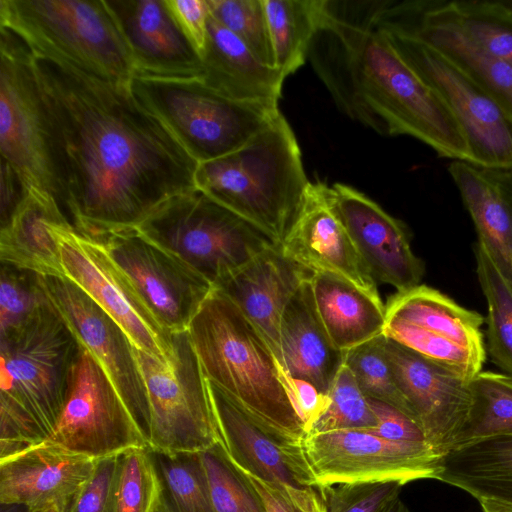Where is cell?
Segmentation results:
<instances>
[{
    "label": "cell",
    "instance_id": "cell-27",
    "mask_svg": "<svg viewBox=\"0 0 512 512\" xmlns=\"http://www.w3.org/2000/svg\"><path fill=\"white\" fill-rule=\"evenodd\" d=\"M310 279L301 285L284 310L281 351L290 378L306 380L327 395L344 363L345 352L333 345L319 319Z\"/></svg>",
    "mask_w": 512,
    "mask_h": 512
},
{
    "label": "cell",
    "instance_id": "cell-31",
    "mask_svg": "<svg viewBox=\"0 0 512 512\" xmlns=\"http://www.w3.org/2000/svg\"><path fill=\"white\" fill-rule=\"evenodd\" d=\"M386 317L416 325L486 356L481 327L484 317L468 310L438 290L426 285L392 295L385 305Z\"/></svg>",
    "mask_w": 512,
    "mask_h": 512
},
{
    "label": "cell",
    "instance_id": "cell-17",
    "mask_svg": "<svg viewBox=\"0 0 512 512\" xmlns=\"http://www.w3.org/2000/svg\"><path fill=\"white\" fill-rule=\"evenodd\" d=\"M370 17L379 29L418 40L435 49L512 118V66L482 49L434 13L427 0L372 1Z\"/></svg>",
    "mask_w": 512,
    "mask_h": 512
},
{
    "label": "cell",
    "instance_id": "cell-11",
    "mask_svg": "<svg viewBox=\"0 0 512 512\" xmlns=\"http://www.w3.org/2000/svg\"><path fill=\"white\" fill-rule=\"evenodd\" d=\"M300 451L311 486L434 479L440 455L429 442H396L361 430L306 433Z\"/></svg>",
    "mask_w": 512,
    "mask_h": 512
},
{
    "label": "cell",
    "instance_id": "cell-30",
    "mask_svg": "<svg viewBox=\"0 0 512 512\" xmlns=\"http://www.w3.org/2000/svg\"><path fill=\"white\" fill-rule=\"evenodd\" d=\"M434 480L464 490L478 501L512 504V435L452 448L440 457Z\"/></svg>",
    "mask_w": 512,
    "mask_h": 512
},
{
    "label": "cell",
    "instance_id": "cell-14",
    "mask_svg": "<svg viewBox=\"0 0 512 512\" xmlns=\"http://www.w3.org/2000/svg\"><path fill=\"white\" fill-rule=\"evenodd\" d=\"M95 460L150 444L129 408L96 360L84 348L68 397L48 440Z\"/></svg>",
    "mask_w": 512,
    "mask_h": 512
},
{
    "label": "cell",
    "instance_id": "cell-25",
    "mask_svg": "<svg viewBox=\"0 0 512 512\" xmlns=\"http://www.w3.org/2000/svg\"><path fill=\"white\" fill-rule=\"evenodd\" d=\"M207 385L219 445L232 464L265 480L311 486L300 444L283 446L275 442L221 388L208 379Z\"/></svg>",
    "mask_w": 512,
    "mask_h": 512
},
{
    "label": "cell",
    "instance_id": "cell-49",
    "mask_svg": "<svg viewBox=\"0 0 512 512\" xmlns=\"http://www.w3.org/2000/svg\"><path fill=\"white\" fill-rule=\"evenodd\" d=\"M290 382L292 385V402L307 433L327 408L329 398L306 380L290 378Z\"/></svg>",
    "mask_w": 512,
    "mask_h": 512
},
{
    "label": "cell",
    "instance_id": "cell-22",
    "mask_svg": "<svg viewBox=\"0 0 512 512\" xmlns=\"http://www.w3.org/2000/svg\"><path fill=\"white\" fill-rule=\"evenodd\" d=\"M104 1L129 47L135 75L202 77V60L173 19L165 0Z\"/></svg>",
    "mask_w": 512,
    "mask_h": 512
},
{
    "label": "cell",
    "instance_id": "cell-18",
    "mask_svg": "<svg viewBox=\"0 0 512 512\" xmlns=\"http://www.w3.org/2000/svg\"><path fill=\"white\" fill-rule=\"evenodd\" d=\"M397 385L440 457L453 448L471 405L470 381L384 336Z\"/></svg>",
    "mask_w": 512,
    "mask_h": 512
},
{
    "label": "cell",
    "instance_id": "cell-48",
    "mask_svg": "<svg viewBox=\"0 0 512 512\" xmlns=\"http://www.w3.org/2000/svg\"><path fill=\"white\" fill-rule=\"evenodd\" d=\"M173 19L202 60L208 38L207 0H165Z\"/></svg>",
    "mask_w": 512,
    "mask_h": 512
},
{
    "label": "cell",
    "instance_id": "cell-15",
    "mask_svg": "<svg viewBox=\"0 0 512 512\" xmlns=\"http://www.w3.org/2000/svg\"><path fill=\"white\" fill-rule=\"evenodd\" d=\"M54 232L64 276L114 319L137 349L171 363L172 334L158 323L102 243L81 234L71 224L56 225Z\"/></svg>",
    "mask_w": 512,
    "mask_h": 512
},
{
    "label": "cell",
    "instance_id": "cell-3",
    "mask_svg": "<svg viewBox=\"0 0 512 512\" xmlns=\"http://www.w3.org/2000/svg\"><path fill=\"white\" fill-rule=\"evenodd\" d=\"M0 335L3 458L53 435L83 347L48 299Z\"/></svg>",
    "mask_w": 512,
    "mask_h": 512
},
{
    "label": "cell",
    "instance_id": "cell-45",
    "mask_svg": "<svg viewBox=\"0 0 512 512\" xmlns=\"http://www.w3.org/2000/svg\"><path fill=\"white\" fill-rule=\"evenodd\" d=\"M397 482L339 484L321 490L328 512H384L399 498Z\"/></svg>",
    "mask_w": 512,
    "mask_h": 512
},
{
    "label": "cell",
    "instance_id": "cell-29",
    "mask_svg": "<svg viewBox=\"0 0 512 512\" xmlns=\"http://www.w3.org/2000/svg\"><path fill=\"white\" fill-rule=\"evenodd\" d=\"M71 224L56 202L27 194L10 220L1 227V262L40 275L64 276L54 228Z\"/></svg>",
    "mask_w": 512,
    "mask_h": 512
},
{
    "label": "cell",
    "instance_id": "cell-35",
    "mask_svg": "<svg viewBox=\"0 0 512 512\" xmlns=\"http://www.w3.org/2000/svg\"><path fill=\"white\" fill-rule=\"evenodd\" d=\"M165 512H215L201 452L152 451Z\"/></svg>",
    "mask_w": 512,
    "mask_h": 512
},
{
    "label": "cell",
    "instance_id": "cell-50",
    "mask_svg": "<svg viewBox=\"0 0 512 512\" xmlns=\"http://www.w3.org/2000/svg\"><path fill=\"white\" fill-rule=\"evenodd\" d=\"M27 191L15 170L1 160L0 222L4 226L27 196Z\"/></svg>",
    "mask_w": 512,
    "mask_h": 512
},
{
    "label": "cell",
    "instance_id": "cell-21",
    "mask_svg": "<svg viewBox=\"0 0 512 512\" xmlns=\"http://www.w3.org/2000/svg\"><path fill=\"white\" fill-rule=\"evenodd\" d=\"M280 247L287 257L311 272L342 277L380 298L375 279L327 198L325 183L311 182Z\"/></svg>",
    "mask_w": 512,
    "mask_h": 512
},
{
    "label": "cell",
    "instance_id": "cell-36",
    "mask_svg": "<svg viewBox=\"0 0 512 512\" xmlns=\"http://www.w3.org/2000/svg\"><path fill=\"white\" fill-rule=\"evenodd\" d=\"M477 276L487 302V344L490 359L512 376V285L486 250L474 245Z\"/></svg>",
    "mask_w": 512,
    "mask_h": 512
},
{
    "label": "cell",
    "instance_id": "cell-46",
    "mask_svg": "<svg viewBox=\"0 0 512 512\" xmlns=\"http://www.w3.org/2000/svg\"><path fill=\"white\" fill-rule=\"evenodd\" d=\"M119 456L97 460L93 475L68 512H116Z\"/></svg>",
    "mask_w": 512,
    "mask_h": 512
},
{
    "label": "cell",
    "instance_id": "cell-5",
    "mask_svg": "<svg viewBox=\"0 0 512 512\" xmlns=\"http://www.w3.org/2000/svg\"><path fill=\"white\" fill-rule=\"evenodd\" d=\"M196 187L281 245L311 184L295 134L279 113L244 146L199 163Z\"/></svg>",
    "mask_w": 512,
    "mask_h": 512
},
{
    "label": "cell",
    "instance_id": "cell-10",
    "mask_svg": "<svg viewBox=\"0 0 512 512\" xmlns=\"http://www.w3.org/2000/svg\"><path fill=\"white\" fill-rule=\"evenodd\" d=\"M0 54L1 160L15 170L28 194L60 206L48 128L29 49L15 33L0 27Z\"/></svg>",
    "mask_w": 512,
    "mask_h": 512
},
{
    "label": "cell",
    "instance_id": "cell-9",
    "mask_svg": "<svg viewBox=\"0 0 512 512\" xmlns=\"http://www.w3.org/2000/svg\"><path fill=\"white\" fill-rule=\"evenodd\" d=\"M167 364L137 349L150 410V450L203 452L219 441L207 379L188 330L172 334Z\"/></svg>",
    "mask_w": 512,
    "mask_h": 512
},
{
    "label": "cell",
    "instance_id": "cell-42",
    "mask_svg": "<svg viewBox=\"0 0 512 512\" xmlns=\"http://www.w3.org/2000/svg\"><path fill=\"white\" fill-rule=\"evenodd\" d=\"M215 512H263L239 472L226 458L219 443L201 452Z\"/></svg>",
    "mask_w": 512,
    "mask_h": 512
},
{
    "label": "cell",
    "instance_id": "cell-40",
    "mask_svg": "<svg viewBox=\"0 0 512 512\" xmlns=\"http://www.w3.org/2000/svg\"><path fill=\"white\" fill-rule=\"evenodd\" d=\"M325 411L307 433L344 430L366 431L376 426L368 397L362 392L346 365L339 369L329 392Z\"/></svg>",
    "mask_w": 512,
    "mask_h": 512
},
{
    "label": "cell",
    "instance_id": "cell-19",
    "mask_svg": "<svg viewBox=\"0 0 512 512\" xmlns=\"http://www.w3.org/2000/svg\"><path fill=\"white\" fill-rule=\"evenodd\" d=\"M326 195L376 282L397 292L420 285L424 265L413 253L400 220L349 185H326Z\"/></svg>",
    "mask_w": 512,
    "mask_h": 512
},
{
    "label": "cell",
    "instance_id": "cell-32",
    "mask_svg": "<svg viewBox=\"0 0 512 512\" xmlns=\"http://www.w3.org/2000/svg\"><path fill=\"white\" fill-rule=\"evenodd\" d=\"M275 67L285 77L308 58L326 0H263Z\"/></svg>",
    "mask_w": 512,
    "mask_h": 512
},
{
    "label": "cell",
    "instance_id": "cell-28",
    "mask_svg": "<svg viewBox=\"0 0 512 512\" xmlns=\"http://www.w3.org/2000/svg\"><path fill=\"white\" fill-rule=\"evenodd\" d=\"M310 285L319 319L338 350L346 352L383 335L386 309L381 298L325 272L313 273Z\"/></svg>",
    "mask_w": 512,
    "mask_h": 512
},
{
    "label": "cell",
    "instance_id": "cell-4",
    "mask_svg": "<svg viewBox=\"0 0 512 512\" xmlns=\"http://www.w3.org/2000/svg\"><path fill=\"white\" fill-rule=\"evenodd\" d=\"M188 333L205 377L228 394L272 440L300 444L306 434L292 402V385L256 328L213 289Z\"/></svg>",
    "mask_w": 512,
    "mask_h": 512
},
{
    "label": "cell",
    "instance_id": "cell-39",
    "mask_svg": "<svg viewBox=\"0 0 512 512\" xmlns=\"http://www.w3.org/2000/svg\"><path fill=\"white\" fill-rule=\"evenodd\" d=\"M344 365L368 398L392 405L416 421L386 357L384 335L346 351Z\"/></svg>",
    "mask_w": 512,
    "mask_h": 512
},
{
    "label": "cell",
    "instance_id": "cell-38",
    "mask_svg": "<svg viewBox=\"0 0 512 512\" xmlns=\"http://www.w3.org/2000/svg\"><path fill=\"white\" fill-rule=\"evenodd\" d=\"M383 335L468 380L481 371L486 357L396 318L386 317Z\"/></svg>",
    "mask_w": 512,
    "mask_h": 512
},
{
    "label": "cell",
    "instance_id": "cell-51",
    "mask_svg": "<svg viewBox=\"0 0 512 512\" xmlns=\"http://www.w3.org/2000/svg\"><path fill=\"white\" fill-rule=\"evenodd\" d=\"M482 512H512V504L491 499L479 500Z\"/></svg>",
    "mask_w": 512,
    "mask_h": 512
},
{
    "label": "cell",
    "instance_id": "cell-33",
    "mask_svg": "<svg viewBox=\"0 0 512 512\" xmlns=\"http://www.w3.org/2000/svg\"><path fill=\"white\" fill-rule=\"evenodd\" d=\"M431 10L512 66V0H427Z\"/></svg>",
    "mask_w": 512,
    "mask_h": 512
},
{
    "label": "cell",
    "instance_id": "cell-26",
    "mask_svg": "<svg viewBox=\"0 0 512 512\" xmlns=\"http://www.w3.org/2000/svg\"><path fill=\"white\" fill-rule=\"evenodd\" d=\"M202 66L201 79L221 95L238 101L278 105L285 75L262 64L211 13Z\"/></svg>",
    "mask_w": 512,
    "mask_h": 512
},
{
    "label": "cell",
    "instance_id": "cell-2",
    "mask_svg": "<svg viewBox=\"0 0 512 512\" xmlns=\"http://www.w3.org/2000/svg\"><path fill=\"white\" fill-rule=\"evenodd\" d=\"M326 0L308 58L336 106L382 136H410L438 156L470 162L465 135L445 103L371 21L366 1Z\"/></svg>",
    "mask_w": 512,
    "mask_h": 512
},
{
    "label": "cell",
    "instance_id": "cell-52",
    "mask_svg": "<svg viewBox=\"0 0 512 512\" xmlns=\"http://www.w3.org/2000/svg\"><path fill=\"white\" fill-rule=\"evenodd\" d=\"M384 512H412L404 502L398 498Z\"/></svg>",
    "mask_w": 512,
    "mask_h": 512
},
{
    "label": "cell",
    "instance_id": "cell-16",
    "mask_svg": "<svg viewBox=\"0 0 512 512\" xmlns=\"http://www.w3.org/2000/svg\"><path fill=\"white\" fill-rule=\"evenodd\" d=\"M40 283L49 302L107 374L149 440L148 396L129 336L66 276L40 275Z\"/></svg>",
    "mask_w": 512,
    "mask_h": 512
},
{
    "label": "cell",
    "instance_id": "cell-8",
    "mask_svg": "<svg viewBox=\"0 0 512 512\" xmlns=\"http://www.w3.org/2000/svg\"><path fill=\"white\" fill-rule=\"evenodd\" d=\"M131 87L198 163L241 148L280 113L278 105L225 97L201 78L168 79L136 74Z\"/></svg>",
    "mask_w": 512,
    "mask_h": 512
},
{
    "label": "cell",
    "instance_id": "cell-1",
    "mask_svg": "<svg viewBox=\"0 0 512 512\" xmlns=\"http://www.w3.org/2000/svg\"><path fill=\"white\" fill-rule=\"evenodd\" d=\"M29 52L60 206L78 232L98 239L135 228L170 197L196 188L199 163L136 97L131 81Z\"/></svg>",
    "mask_w": 512,
    "mask_h": 512
},
{
    "label": "cell",
    "instance_id": "cell-20",
    "mask_svg": "<svg viewBox=\"0 0 512 512\" xmlns=\"http://www.w3.org/2000/svg\"><path fill=\"white\" fill-rule=\"evenodd\" d=\"M96 463L48 440L0 458V502L28 512H68Z\"/></svg>",
    "mask_w": 512,
    "mask_h": 512
},
{
    "label": "cell",
    "instance_id": "cell-44",
    "mask_svg": "<svg viewBox=\"0 0 512 512\" xmlns=\"http://www.w3.org/2000/svg\"><path fill=\"white\" fill-rule=\"evenodd\" d=\"M232 466L246 480L263 512H328L324 493L316 487L269 481L240 466Z\"/></svg>",
    "mask_w": 512,
    "mask_h": 512
},
{
    "label": "cell",
    "instance_id": "cell-13",
    "mask_svg": "<svg viewBox=\"0 0 512 512\" xmlns=\"http://www.w3.org/2000/svg\"><path fill=\"white\" fill-rule=\"evenodd\" d=\"M96 240L164 330L170 334L188 330L214 289L209 281L136 228Z\"/></svg>",
    "mask_w": 512,
    "mask_h": 512
},
{
    "label": "cell",
    "instance_id": "cell-37",
    "mask_svg": "<svg viewBox=\"0 0 512 512\" xmlns=\"http://www.w3.org/2000/svg\"><path fill=\"white\" fill-rule=\"evenodd\" d=\"M116 512H165L162 485L150 449L135 448L120 454Z\"/></svg>",
    "mask_w": 512,
    "mask_h": 512
},
{
    "label": "cell",
    "instance_id": "cell-6",
    "mask_svg": "<svg viewBox=\"0 0 512 512\" xmlns=\"http://www.w3.org/2000/svg\"><path fill=\"white\" fill-rule=\"evenodd\" d=\"M0 27L35 54L102 79L130 82L135 64L104 0H0Z\"/></svg>",
    "mask_w": 512,
    "mask_h": 512
},
{
    "label": "cell",
    "instance_id": "cell-7",
    "mask_svg": "<svg viewBox=\"0 0 512 512\" xmlns=\"http://www.w3.org/2000/svg\"><path fill=\"white\" fill-rule=\"evenodd\" d=\"M135 228L213 287L280 246L197 187L170 197Z\"/></svg>",
    "mask_w": 512,
    "mask_h": 512
},
{
    "label": "cell",
    "instance_id": "cell-12",
    "mask_svg": "<svg viewBox=\"0 0 512 512\" xmlns=\"http://www.w3.org/2000/svg\"><path fill=\"white\" fill-rule=\"evenodd\" d=\"M380 30L448 107L465 135L470 162L482 166H512V118L503 108L432 47Z\"/></svg>",
    "mask_w": 512,
    "mask_h": 512
},
{
    "label": "cell",
    "instance_id": "cell-34",
    "mask_svg": "<svg viewBox=\"0 0 512 512\" xmlns=\"http://www.w3.org/2000/svg\"><path fill=\"white\" fill-rule=\"evenodd\" d=\"M470 386L472 405L453 448L486 438L512 435V376L480 371L471 379Z\"/></svg>",
    "mask_w": 512,
    "mask_h": 512
},
{
    "label": "cell",
    "instance_id": "cell-41",
    "mask_svg": "<svg viewBox=\"0 0 512 512\" xmlns=\"http://www.w3.org/2000/svg\"><path fill=\"white\" fill-rule=\"evenodd\" d=\"M211 15L264 65L276 68L263 0H207Z\"/></svg>",
    "mask_w": 512,
    "mask_h": 512
},
{
    "label": "cell",
    "instance_id": "cell-24",
    "mask_svg": "<svg viewBox=\"0 0 512 512\" xmlns=\"http://www.w3.org/2000/svg\"><path fill=\"white\" fill-rule=\"evenodd\" d=\"M448 172L474 223L478 243L512 285V166L452 160Z\"/></svg>",
    "mask_w": 512,
    "mask_h": 512
},
{
    "label": "cell",
    "instance_id": "cell-43",
    "mask_svg": "<svg viewBox=\"0 0 512 512\" xmlns=\"http://www.w3.org/2000/svg\"><path fill=\"white\" fill-rule=\"evenodd\" d=\"M0 333L20 323L47 297L40 283V274L1 262Z\"/></svg>",
    "mask_w": 512,
    "mask_h": 512
},
{
    "label": "cell",
    "instance_id": "cell-23",
    "mask_svg": "<svg viewBox=\"0 0 512 512\" xmlns=\"http://www.w3.org/2000/svg\"><path fill=\"white\" fill-rule=\"evenodd\" d=\"M312 275L287 257L280 246H274L214 287L256 328L285 372L280 340L282 315L290 299Z\"/></svg>",
    "mask_w": 512,
    "mask_h": 512
},
{
    "label": "cell",
    "instance_id": "cell-47",
    "mask_svg": "<svg viewBox=\"0 0 512 512\" xmlns=\"http://www.w3.org/2000/svg\"><path fill=\"white\" fill-rule=\"evenodd\" d=\"M376 426L365 432L396 442H429L421 426L398 408L368 398Z\"/></svg>",
    "mask_w": 512,
    "mask_h": 512
}]
</instances>
